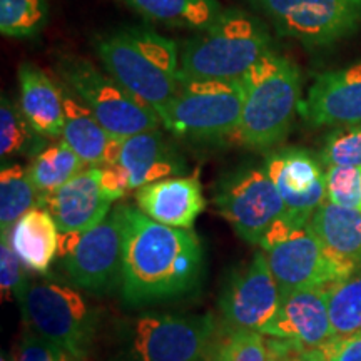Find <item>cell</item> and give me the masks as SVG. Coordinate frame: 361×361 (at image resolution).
<instances>
[{
    "label": "cell",
    "instance_id": "1",
    "mask_svg": "<svg viewBox=\"0 0 361 361\" xmlns=\"http://www.w3.org/2000/svg\"><path fill=\"white\" fill-rule=\"evenodd\" d=\"M123 228L121 298L130 308L191 295L204 276V251L196 233L156 223L137 206L116 207Z\"/></svg>",
    "mask_w": 361,
    "mask_h": 361
},
{
    "label": "cell",
    "instance_id": "2",
    "mask_svg": "<svg viewBox=\"0 0 361 361\" xmlns=\"http://www.w3.org/2000/svg\"><path fill=\"white\" fill-rule=\"evenodd\" d=\"M94 49L104 69L129 94L159 112L179 92V45L149 27H121L97 35Z\"/></svg>",
    "mask_w": 361,
    "mask_h": 361
},
{
    "label": "cell",
    "instance_id": "3",
    "mask_svg": "<svg viewBox=\"0 0 361 361\" xmlns=\"http://www.w3.org/2000/svg\"><path fill=\"white\" fill-rule=\"evenodd\" d=\"M180 80L238 82L273 52V37L258 17L224 8L206 30L180 45Z\"/></svg>",
    "mask_w": 361,
    "mask_h": 361
},
{
    "label": "cell",
    "instance_id": "4",
    "mask_svg": "<svg viewBox=\"0 0 361 361\" xmlns=\"http://www.w3.org/2000/svg\"><path fill=\"white\" fill-rule=\"evenodd\" d=\"M218 331L213 313L144 311L117 323L109 361H209Z\"/></svg>",
    "mask_w": 361,
    "mask_h": 361
},
{
    "label": "cell",
    "instance_id": "5",
    "mask_svg": "<svg viewBox=\"0 0 361 361\" xmlns=\"http://www.w3.org/2000/svg\"><path fill=\"white\" fill-rule=\"evenodd\" d=\"M243 112L234 137L247 149L264 151L290 134L301 106V74L290 57L269 52L241 79Z\"/></svg>",
    "mask_w": 361,
    "mask_h": 361
},
{
    "label": "cell",
    "instance_id": "6",
    "mask_svg": "<svg viewBox=\"0 0 361 361\" xmlns=\"http://www.w3.org/2000/svg\"><path fill=\"white\" fill-rule=\"evenodd\" d=\"M16 300L25 328L89 358L97 336L99 311L80 293L56 281H29Z\"/></svg>",
    "mask_w": 361,
    "mask_h": 361
},
{
    "label": "cell",
    "instance_id": "7",
    "mask_svg": "<svg viewBox=\"0 0 361 361\" xmlns=\"http://www.w3.org/2000/svg\"><path fill=\"white\" fill-rule=\"evenodd\" d=\"M243 82L191 80L183 82L173 101L157 112L176 137L196 142H221L234 137L243 112Z\"/></svg>",
    "mask_w": 361,
    "mask_h": 361
},
{
    "label": "cell",
    "instance_id": "8",
    "mask_svg": "<svg viewBox=\"0 0 361 361\" xmlns=\"http://www.w3.org/2000/svg\"><path fill=\"white\" fill-rule=\"evenodd\" d=\"M56 72L64 87L96 116L107 133L119 139L159 129V114L139 102L107 72L78 56H59Z\"/></svg>",
    "mask_w": 361,
    "mask_h": 361
},
{
    "label": "cell",
    "instance_id": "9",
    "mask_svg": "<svg viewBox=\"0 0 361 361\" xmlns=\"http://www.w3.org/2000/svg\"><path fill=\"white\" fill-rule=\"evenodd\" d=\"M261 247L281 295L301 288L329 286L355 273L324 247L310 223H295L288 216L264 234Z\"/></svg>",
    "mask_w": 361,
    "mask_h": 361
},
{
    "label": "cell",
    "instance_id": "10",
    "mask_svg": "<svg viewBox=\"0 0 361 361\" xmlns=\"http://www.w3.org/2000/svg\"><path fill=\"white\" fill-rule=\"evenodd\" d=\"M213 201L218 213L250 245H261L264 234L286 216L264 166H241L224 174L216 183Z\"/></svg>",
    "mask_w": 361,
    "mask_h": 361
},
{
    "label": "cell",
    "instance_id": "11",
    "mask_svg": "<svg viewBox=\"0 0 361 361\" xmlns=\"http://www.w3.org/2000/svg\"><path fill=\"white\" fill-rule=\"evenodd\" d=\"M283 35L328 45L361 25V0H252Z\"/></svg>",
    "mask_w": 361,
    "mask_h": 361
},
{
    "label": "cell",
    "instance_id": "12",
    "mask_svg": "<svg viewBox=\"0 0 361 361\" xmlns=\"http://www.w3.org/2000/svg\"><path fill=\"white\" fill-rule=\"evenodd\" d=\"M281 303V291L271 273L266 252H256L226 281L219 298L221 324L263 333Z\"/></svg>",
    "mask_w": 361,
    "mask_h": 361
},
{
    "label": "cell",
    "instance_id": "13",
    "mask_svg": "<svg viewBox=\"0 0 361 361\" xmlns=\"http://www.w3.org/2000/svg\"><path fill=\"white\" fill-rule=\"evenodd\" d=\"M71 281L82 290L106 293L121 286L123 271V228L117 211L80 233L74 247L62 256Z\"/></svg>",
    "mask_w": 361,
    "mask_h": 361
},
{
    "label": "cell",
    "instance_id": "14",
    "mask_svg": "<svg viewBox=\"0 0 361 361\" xmlns=\"http://www.w3.org/2000/svg\"><path fill=\"white\" fill-rule=\"evenodd\" d=\"M264 168L281 196L288 218L300 224L310 223L314 211L326 201V171L303 149L271 152Z\"/></svg>",
    "mask_w": 361,
    "mask_h": 361
},
{
    "label": "cell",
    "instance_id": "15",
    "mask_svg": "<svg viewBox=\"0 0 361 361\" xmlns=\"http://www.w3.org/2000/svg\"><path fill=\"white\" fill-rule=\"evenodd\" d=\"M112 201L101 183V166H87L69 183L40 197L39 206L47 209L61 234L84 233L102 223L111 213Z\"/></svg>",
    "mask_w": 361,
    "mask_h": 361
},
{
    "label": "cell",
    "instance_id": "16",
    "mask_svg": "<svg viewBox=\"0 0 361 361\" xmlns=\"http://www.w3.org/2000/svg\"><path fill=\"white\" fill-rule=\"evenodd\" d=\"M300 116L311 126H361V61L318 75Z\"/></svg>",
    "mask_w": 361,
    "mask_h": 361
},
{
    "label": "cell",
    "instance_id": "17",
    "mask_svg": "<svg viewBox=\"0 0 361 361\" xmlns=\"http://www.w3.org/2000/svg\"><path fill=\"white\" fill-rule=\"evenodd\" d=\"M326 288H301L281 295L276 314L263 335L298 341L308 348H322L336 338L329 318Z\"/></svg>",
    "mask_w": 361,
    "mask_h": 361
},
{
    "label": "cell",
    "instance_id": "18",
    "mask_svg": "<svg viewBox=\"0 0 361 361\" xmlns=\"http://www.w3.org/2000/svg\"><path fill=\"white\" fill-rule=\"evenodd\" d=\"M135 206L156 223L191 229L206 200L197 176L168 178L135 189Z\"/></svg>",
    "mask_w": 361,
    "mask_h": 361
},
{
    "label": "cell",
    "instance_id": "19",
    "mask_svg": "<svg viewBox=\"0 0 361 361\" xmlns=\"http://www.w3.org/2000/svg\"><path fill=\"white\" fill-rule=\"evenodd\" d=\"M117 166L128 178L129 191L184 173L186 161L159 129L124 139Z\"/></svg>",
    "mask_w": 361,
    "mask_h": 361
},
{
    "label": "cell",
    "instance_id": "20",
    "mask_svg": "<svg viewBox=\"0 0 361 361\" xmlns=\"http://www.w3.org/2000/svg\"><path fill=\"white\" fill-rule=\"evenodd\" d=\"M66 121L62 141L85 166L117 164L124 139L114 137L74 94L64 87Z\"/></svg>",
    "mask_w": 361,
    "mask_h": 361
},
{
    "label": "cell",
    "instance_id": "21",
    "mask_svg": "<svg viewBox=\"0 0 361 361\" xmlns=\"http://www.w3.org/2000/svg\"><path fill=\"white\" fill-rule=\"evenodd\" d=\"M19 89L20 111L35 133L45 139L62 135L66 121L64 89L30 62L19 67Z\"/></svg>",
    "mask_w": 361,
    "mask_h": 361
},
{
    "label": "cell",
    "instance_id": "22",
    "mask_svg": "<svg viewBox=\"0 0 361 361\" xmlns=\"http://www.w3.org/2000/svg\"><path fill=\"white\" fill-rule=\"evenodd\" d=\"M310 226L324 247L355 271L361 268V211L324 201Z\"/></svg>",
    "mask_w": 361,
    "mask_h": 361
},
{
    "label": "cell",
    "instance_id": "23",
    "mask_svg": "<svg viewBox=\"0 0 361 361\" xmlns=\"http://www.w3.org/2000/svg\"><path fill=\"white\" fill-rule=\"evenodd\" d=\"M12 247L27 269L45 273L59 251V229L42 206H35L8 231Z\"/></svg>",
    "mask_w": 361,
    "mask_h": 361
},
{
    "label": "cell",
    "instance_id": "24",
    "mask_svg": "<svg viewBox=\"0 0 361 361\" xmlns=\"http://www.w3.org/2000/svg\"><path fill=\"white\" fill-rule=\"evenodd\" d=\"M147 20L184 30H206L224 11L219 0H123Z\"/></svg>",
    "mask_w": 361,
    "mask_h": 361
},
{
    "label": "cell",
    "instance_id": "25",
    "mask_svg": "<svg viewBox=\"0 0 361 361\" xmlns=\"http://www.w3.org/2000/svg\"><path fill=\"white\" fill-rule=\"evenodd\" d=\"M25 169L34 188L37 189L39 196L44 197L69 183L74 176H78L80 171L85 169V164L62 141L44 147V151L34 156V159L30 161V164Z\"/></svg>",
    "mask_w": 361,
    "mask_h": 361
},
{
    "label": "cell",
    "instance_id": "26",
    "mask_svg": "<svg viewBox=\"0 0 361 361\" xmlns=\"http://www.w3.org/2000/svg\"><path fill=\"white\" fill-rule=\"evenodd\" d=\"M39 200L27 169L20 164H4L0 171V233L8 234L22 216L39 206Z\"/></svg>",
    "mask_w": 361,
    "mask_h": 361
},
{
    "label": "cell",
    "instance_id": "27",
    "mask_svg": "<svg viewBox=\"0 0 361 361\" xmlns=\"http://www.w3.org/2000/svg\"><path fill=\"white\" fill-rule=\"evenodd\" d=\"M326 293L335 336L361 335V268L329 284Z\"/></svg>",
    "mask_w": 361,
    "mask_h": 361
},
{
    "label": "cell",
    "instance_id": "28",
    "mask_svg": "<svg viewBox=\"0 0 361 361\" xmlns=\"http://www.w3.org/2000/svg\"><path fill=\"white\" fill-rule=\"evenodd\" d=\"M44 135L35 133L32 126L27 123L20 109L11 99L2 96L0 99V157L6 159L12 156H37L44 151Z\"/></svg>",
    "mask_w": 361,
    "mask_h": 361
},
{
    "label": "cell",
    "instance_id": "29",
    "mask_svg": "<svg viewBox=\"0 0 361 361\" xmlns=\"http://www.w3.org/2000/svg\"><path fill=\"white\" fill-rule=\"evenodd\" d=\"M49 20L47 0H0V32L7 37H35Z\"/></svg>",
    "mask_w": 361,
    "mask_h": 361
},
{
    "label": "cell",
    "instance_id": "30",
    "mask_svg": "<svg viewBox=\"0 0 361 361\" xmlns=\"http://www.w3.org/2000/svg\"><path fill=\"white\" fill-rule=\"evenodd\" d=\"M209 361H268L266 336L255 329L228 328L219 323Z\"/></svg>",
    "mask_w": 361,
    "mask_h": 361
},
{
    "label": "cell",
    "instance_id": "31",
    "mask_svg": "<svg viewBox=\"0 0 361 361\" xmlns=\"http://www.w3.org/2000/svg\"><path fill=\"white\" fill-rule=\"evenodd\" d=\"M326 201L336 206L361 211V168H353V166L326 168Z\"/></svg>",
    "mask_w": 361,
    "mask_h": 361
},
{
    "label": "cell",
    "instance_id": "32",
    "mask_svg": "<svg viewBox=\"0 0 361 361\" xmlns=\"http://www.w3.org/2000/svg\"><path fill=\"white\" fill-rule=\"evenodd\" d=\"M322 159L329 166L361 168V126H345L326 139Z\"/></svg>",
    "mask_w": 361,
    "mask_h": 361
},
{
    "label": "cell",
    "instance_id": "33",
    "mask_svg": "<svg viewBox=\"0 0 361 361\" xmlns=\"http://www.w3.org/2000/svg\"><path fill=\"white\" fill-rule=\"evenodd\" d=\"M13 356H16V361H87L56 343L45 340L30 328H24L19 350Z\"/></svg>",
    "mask_w": 361,
    "mask_h": 361
},
{
    "label": "cell",
    "instance_id": "34",
    "mask_svg": "<svg viewBox=\"0 0 361 361\" xmlns=\"http://www.w3.org/2000/svg\"><path fill=\"white\" fill-rule=\"evenodd\" d=\"M24 268V263L12 247L11 239L7 234H2V243H0V288H2V295H12L17 298L22 288L29 283V279L25 278Z\"/></svg>",
    "mask_w": 361,
    "mask_h": 361
},
{
    "label": "cell",
    "instance_id": "35",
    "mask_svg": "<svg viewBox=\"0 0 361 361\" xmlns=\"http://www.w3.org/2000/svg\"><path fill=\"white\" fill-rule=\"evenodd\" d=\"M319 350L326 361H361V335L336 336Z\"/></svg>",
    "mask_w": 361,
    "mask_h": 361
},
{
    "label": "cell",
    "instance_id": "36",
    "mask_svg": "<svg viewBox=\"0 0 361 361\" xmlns=\"http://www.w3.org/2000/svg\"><path fill=\"white\" fill-rule=\"evenodd\" d=\"M311 361H326V358H324V355H323L322 350L316 348L314 355H313V360H311Z\"/></svg>",
    "mask_w": 361,
    "mask_h": 361
},
{
    "label": "cell",
    "instance_id": "37",
    "mask_svg": "<svg viewBox=\"0 0 361 361\" xmlns=\"http://www.w3.org/2000/svg\"><path fill=\"white\" fill-rule=\"evenodd\" d=\"M0 361H16V356L11 355V353H6V351H2V356H0Z\"/></svg>",
    "mask_w": 361,
    "mask_h": 361
}]
</instances>
